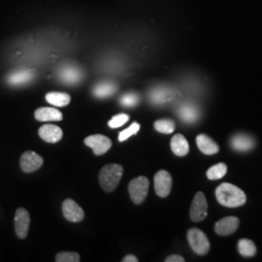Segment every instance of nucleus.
<instances>
[{
    "label": "nucleus",
    "instance_id": "1",
    "mask_svg": "<svg viewBox=\"0 0 262 262\" xmlns=\"http://www.w3.org/2000/svg\"><path fill=\"white\" fill-rule=\"evenodd\" d=\"M215 197L220 204L229 208L242 206L247 201L243 190L229 183H224L217 187L215 189Z\"/></svg>",
    "mask_w": 262,
    "mask_h": 262
},
{
    "label": "nucleus",
    "instance_id": "2",
    "mask_svg": "<svg viewBox=\"0 0 262 262\" xmlns=\"http://www.w3.org/2000/svg\"><path fill=\"white\" fill-rule=\"evenodd\" d=\"M123 168L121 164H107L99 172V184L105 191L112 192L121 182Z\"/></svg>",
    "mask_w": 262,
    "mask_h": 262
},
{
    "label": "nucleus",
    "instance_id": "3",
    "mask_svg": "<svg viewBox=\"0 0 262 262\" xmlns=\"http://www.w3.org/2000/svg\"><path fill=\"white\" fill-rule=\"evenodd\" d=\"M149 187H150L149 179L144 176L133 179L128 185V192H129L131 200L137 205L143 203L148 195Z\"/></svg>",
    "mask_w": 262,
    "mask_h": 262
},
{
    "label": "nucleus",
    "instance_id": "4",
    "mask_svg": "<svg viewBox=\"0 0 262 262\" xmlns=\"http://www.w3.org/2000/svg\"><path fill=\"white\" fill-rule=\"evenodd\" d=\"M187 240L192 251L199 255L206 254L210 250V243L206 235L198 228H191L188 230Z\"/></svg>",
    "mask_w": 262,
    "mask_h": 262
},
{
    "label": "nucleus",
    "instance_id": "5",
    "mask_svg": "<svg viewBox=\"0 0 262 262\" xmlns=\"http://www.w3.org/2000/svg\"><path fill=\"white\" fill-rule=\"evenodd\" d=\"M208 215V204L206 197L203 192L199 191L195 194L190 207V219L192 222L198 223L205 220Z\"/></svg>",
    "mask_w": 262,
    "mask_h": 262
},
{
    "label": "nucleus",
    "instance_id": "6",
    "mask_svg": "<svg viewBox=\"0 0 262 262\" xmlns=\"http://www.w3.org/2000/svg\"><path fill=\"white\" fill-rule=\"evenodd\" d=\"M84 144L92 148L95 156H102L112 147V141L107 136L101 134H94L84 139Z\"/></svg>",
    "mask_w": 262,
    "mask_h": 262
},
{
    "label": "nucleus",
    "instance_id": "7",
    "mask_svg": "<svg viewBox=\"0 0 262 262\" xmlns=\"http://www.w3.org/2000/svg\"><path fill=\"white\" fill-rule=\"evenodd\" d=\"M44 163V159L33 150H28L24 152L19 159V165L23 172L33 173L41 168Z\"/></svg>",
    "mask_w": 262,
    "mask_h": 262
},
{
    "label": "nucleus",
    "instance_id": "8",
    "mask_svg": "<svg viewBox=\"0 0 262 262\" xmlns=\"http://www.w3.org/2000/svg\"><path fill=\"white\" fill-rule=\"evenodd\" d=\"M57 75L63 84H77L83 80L84 73L78 66L66 64L59 68Z\"/></svg>",
    "mask_w": 262,
    "mask_h": 262
},
{
    "label": "nucleus",
    "instance_id": "9",
    "mask_svg": "<svg viewBox=\"0 0 262 262\" xmlns=\"http://www.w3.org/2000/svg\"><path fill=\"white\" fill-rule=\"evenodd\" d=\"M15 231L19 239L27 238L30 225V215L28 210L25 208H19L15 214Z\"/></svg>",
    "mask_w": 262,
    "mask_h": 262
},
{
    "label": "nucleus",
    "instance_id": "10",
    "mask_svg": "<svg viewBox=\"0 0 262 262\" xmlns=\"http://www.w3.org/2000/svg\"><path fill=\"white\" fill-rule=\"evenodd\" d=\"M172 188V177L165 170H160L155 176V190L159 197H167Z\"/></svg>",
    "mask_w": 262,
    "mask_h": 262
},
{
    "label": "nucleus",
    "instance_id": "11",
    "mask_svg": "<svg viewBox=\"0 0 262 262\" xmlns=\"http://www.w3.org/2000/svg\"><path fill=\"white\" fill-rule=\"evenodd\" d=\"M62 214L67 221L80 223L84 220V210L73 199H66L62 203Z\"/></svg>",
    "mask_w": 262,
    "mask_h": 262
},
{
    "label": "nucleus",
    "instance_id": "12",
    "mask_svg": "<svg viewBox=\"0 0 262 262\" xmlns=\"http://www.w3.org/2000/svg\"><path fill=\"white\" fill-rule=\"evenodd\" d=\"M230 146L237 151H249L254 148L255 140L249 134L238 133L231 138Z\"/></svg>",
    "mask_w": 262,
    "mask_h": 262
},
{
    "label": "nucleus",
    "instance_id": "13",
    "mask_svg": "<svg viewBox=\"0 0 262 262\" xmlns=\"http://www.w3.org/2000/svg\"><path fill=\"white\" fill-rule=\"evenodd\" d=\"M239 219L236 216H226L215 225V232L222 236L232 234L239 227Z\"/></svg>",
    "mask_w": 262,
    "mask_h": 262
},
{
    "label": "nucleus",
    "instance_id": "14",
    "mask_svg": "<svg viewBox=\"0 0 262 262\" xmlns=\"http://www.w3.org/2000/svg\"><path fill=\"white\" fill-rule=\"evenodd\" d=\"M39 136L47 143H56L62 139V129L54 124H45L39 128Z\"/></svg>",
    "mask_w": 262,
    "mask_h": 262
},
{
    "label": "nucleus",
    "instance_id": "15",
    "mask_svg": "<svg viewBox=\"0 0 262 262\" xmlns=\"http://www.w3.org/2000/svg\"><path fill=\"white\" fill-rule=\"evenodd\" d=\"M34 117L39 122H60L63 119L62 113L51 107L39 108L34 112Z\"/></svg>",
    "mask_w": 262,
    "mask_h": 262
},
{
    "label": "nucleus",
    "instance_id": "16",
    "mask_svg": "<svg viewBox=\"0 0 262 262\" xmlns=\"http://www.w3.org/2000/svg\"><path fill=\"white\" fill-rule=\"evenodd\" d=\"M34 72L31 70H19L11 73L7 77V83L11 85H23L34 79Z\"/></svg>",
    "mask_w": 262,
    "mask_h": 262
},
{
    "label": "nucleus",
    "instance_id": "17",
    "mask_svg": "<svg viewBox=\"0 0 262 262\" xmlns=\"http://www.w3.org/2000/svg\"><path fill=\"white\" fill-rule=\"evenodd\" d=\"M196 143L199 150L208 156L215 155L220 150L217 144L206 134H199L196 137Z\"/></svg>",
    "mask_w": 262,
    "mask_h": 262
},
{
    "label": "nucleus",
    "instance_id": "18",
    "mask_svg": "<svg viewBox=\"0 0 262 262\" xmlns=\"http://www.w3.org/2000/svg\"><path fill=\"white\" fill-rule=\"evenodd\" d=\"M178 115L183 122L192 123L199 119L200 113L196 106L192 104H183L178 110Z\"/></svg>",
    "mask_w": 262,
    "mask_h": 262
},
{
    "label": "nucleus",
    "instance_id": "19",
    "mask_svg": "<svg viewBox=\"0 0 262 262\" xmlns=\"http://www.w3.org/2000/svg\"><path fill=\"white\" fill-rule=\"evenodd\" d=\"M171 150L177 157H185L189 151V145L187 139L182 134H176L171 139Z\"/></svg>",
    "mask_w": 262,
    "mask_h": 262
},
{
    "label": "nucleus",
    "instance_id": "20",
    "mask_svg": "<svg viewBox=\"0 0 262 262\" xmlns=\"http://www.w3.org/2000/svg\"><path fill=\"white\" fill-rule=\"evenodd\" d=\"M118 90L117 84L113 82H101L94 86L93 94L97 98H107L112 96Z\"/></svg>",
    "mask_w": 262,
    "mask_h": 262
},
{
    "label": "nucleus",
    "instance_id": "21",
    "mask_svg": "<svg viewBox=\"0 0 262 262\" xmlns=\"http://www.w3.org/2000/svg\"><path fill=\"white\" fill-rule=\"evenodd\" d=\"M173 96V93L170 89L166 88H158L150 92V101L157 105L165 104Z\"/></svg>",
    "mask_w": 262,
    "mask_h": 262
},
{
    "label": "nucleus",
    "instance_id": "22",
    "mask_svg": "<svg viewBox=\"0 0 262 262\" xmlns=\"http://www.w3.org/2000/svg\"><path fill=\"white\" fill-rule=\"evenodd\" d=\"M46 100L50 104L56 107H66L71 101L69 94L64 93H49L46 95Z\"/></svg>",
    "mask_w": 262,
    "mask_h": 262
},
{
    "label": "nucleus",
    "instance_id": "23",
    "mask_svg": "<svg viewBox=\"0 0 262 262\" xmlns=\"http://www.w3.org/2000/svg\"><path fill=\"white\" fill-rule=\"evenodd\" d=\"M238 250L241 255L245 257H253L256 253V247L253 241L242 239L238 242Z\"/></svg>",
    "mask_w": 262,
    "mask_h": 262
},
{
    "label": "nucleus",
    "instance_id": "24",
    "mask_svg": "<svg viewBox=\"0 0 262 262\" xmlns=\"http://www.w3.org/2000/svg\"><path fill=\"white\" fill-rule=\"evenodd\" d=\"M226 172H227V166L225 163H217L208 169L207 177L209 180L215 181V180L224 178Z\"/></svg>",
    "mask_w": 262,
    "mask_h": 262
},
{
    "label": "nucleus",
    "instance_id": "25",
    "mask_svg": "<svg viewBox=\"0 0 262 262\" xmlns=\"http://www.w3.org/2000/svg\"><path fill=\"white\" fill-rule=\"evenodd\" d=\"M154 126L156 130L159 131L160 133L163 134H171L175 130L176 124L172 120L169 119H162V120H158L157 122L154 123Z\"/></svg>",
    "mask_w": 262,
    "mask_h": 262
},
{
    "label": "nucleus",
    "instance_id": "26",
    "mask_svg": "<svg viewBox=\"0 0 262 262\" xmlns=\"http://www.w3.org/2000/svg\"><path fill=\"white\" fill-rule=\"evenodd\" d=\"M140 101V97L137 94L134 93H129V94H125L122 95L120 98V103L122 104L124 107H134L136 105H138Z\"/></svg>",
    "mask_w": 262,
    "mask_h": 262
},
{
    "label": "nucleus",
    "instance_id": "27",
    "mask_svg": "<svg viewBox=\"0 0 262 262\" xmlns=\"http://www.w3.org/2000/svg\"><path fill=\"white\" fill-rule=\"evenodd\" d=\"M81 256L75 252H61L56 255V262H79Z\"/></svg>",
    "mask_w": 262,
    "mask_h": 262
},
{
    "label": "nucleus",
    "instance_id": "28",
    "mask_svg": "<svg viewBox=\"0 0 262 262\" xmlns=\"http://www.w3.org/2000/svg\"><path fill=\"white\" fill-rule=\"evenodd\" d=\"M128 120H129V116L127 114H119L113 117L112 119L108 122V125L111 128H118L128 122Z\"/></svg>",
    "mask_w": 262,
    "mask_h": 262
},
{
    "label": "nucleus",
    "instance_id": "29",
    "mask_svg": "<svg viewBox=\"0 0 262 262\" xmlns=\"http://www.w3.org/2000/svg\"><path fill=\"white\" fill-rule=\"evenodd\" d=\"M139 129H140V124L138 122H133L128 128H126V129L122 130V132H120L119 141L120 142H123V141L128 139L132 135L136 134L139 131Z\"/></svg>",
    "mask_w": 262,
    "mask_h": 262
},
{
    "label": "nucleus",
    "instance_id": "30",
    "mask_svg": "<svg viewBox=\"0 0 262 262\" xmlns=\"http://www.w3.org/2000/svg\"><path fill=\"white\" fill-rule=\"evenodd\" d=\"M185 261V258L181 255L178 254H173V255H170L166 259L165 262H184Z\"/></svg>",
    "mask_w": 262,
    "mask_h": 262
},
{
    "label": "nucleus",
    "instance_id": "31",
    "mask_svg": "<svg viewBox=\"0 0 262 262\" xmlns=\"http://www.w3.org/2000/svg\"><path fill=\"white\" fill-rule=\"evenodd\" d=\"M122 262H138V258L133 254H128L123 257Z\"/></svg>",
    "mask_w": 262,
    "mask_h": 262
}]
</instances>
